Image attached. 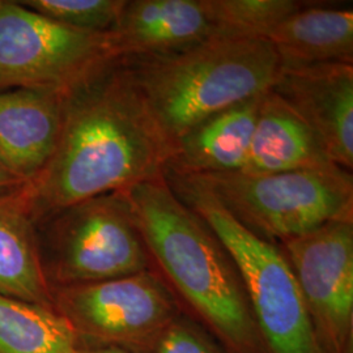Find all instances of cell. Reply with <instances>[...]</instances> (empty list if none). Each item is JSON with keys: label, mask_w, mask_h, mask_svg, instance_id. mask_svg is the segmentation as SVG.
<instances>
[{"label": "cell", "mask_w": 353, "mask_h": 353, "mask_svg": "<svg viewBox=\"0 0 353 353\" xmlns=\"http://www.w3.org/2000/svg\"><path fill=\"white\" fill-rule=\"evenodd\" d=\"M26 183L0 157V192L23 189Z\"/></svg>", "instance_id": "cell-21"}, {"label": "cell", "mask_w": 353, "mask_h": 353, "mask_svg": "<svg viewBox=\"0 0 353 353\" xmlns=\"http://www.w3.org/2000/svg\"><path fill=\"white\" fill-rule=\"evenodd\" d=\"M335 166L312 128L276 93L265 92L259 103L249 159L240 172L267 174Z\"/></svg>", "instance_id": "cell-14"}, {"label": "cell", "mask_w": 353, "mask_h": 353, "mask_svg": "<svg viewBox=\"0 0 353 353\" xmlns=\"http://www.w3.org/2000/svg\"><path fill=\"white\" fill-rule=\"evenodd\" d=\"M0 293L26 303L54 307L37 223L23 189L0 192Z\"/></svg>", "instance_id": "cell-15"}, {"label": "cell", "mask_w": 353, "mask_h": 353, "mask_svg": "<svg viewBox=\"0 0 353 353\" xmlns=\"http://www.w3.org/2000/svg\"><path fill=\"white\" fill-rule=\"evenodd\" d=\"M309 3L300 0H207L219 37L265 41L281 21Z\"/></svg>", "instance_id": "cell-18"}, {"label": "cell", "mask_w": 353, "mask_h": 353, "mask_svg": "<svg viewBox=\"0 0 353 353\" xmlns=\"http://www.w3.org/2000/svg\"><path fill=\"white\" fill-rule=\"evenodd\" d=\"M271 90L297 114L330 160L353 169V64L281 68Z\"/></svg>", "instance_id": "cell-10"}, {"label": "cell", "mask_w": 353, "mask_h": 353, "mask_svg": "<svg viewBox=\"0 0 353 353\" xmlns=\"http://www.w3.org/2000/svg\"><path fill=\"white\" fill-rule=\"evenodd\" d=\"M192 176L243 227L272 243L331 221H353V176L339 166Z\"/></svg>", "instance_id": "cell-5"}, {"label": "cell", "mask_w": 353, "mask_h": 353, "mask_svg": "<svg viewBox=\"0 0 353 353\" xmlns=\"http://www.w3.org/2000/svg\"><path fill=\"white\" fill-rule=\"evenodd\" d=\"M106 36L117 61L172 54L219 37L207 0H126Z\"/></svg>", "instance_id": "cell-11"}, {"label": "cell", "mask_w": 353, "mask_h": 353, "mask_svg": "<svg viewBox=\"0 0 353 353\" xmlns=\"http://www.w3.org/2000/svg\"><path fill=\"white\" fill-rule=\"evenodd\" d=\"M170 145L207 118L271 90L281 63L265 39L214 37L157 57L119 59Z\"/></svg>", "instance_id": "cell-3"}, {"label": "cell", "mask_w": 353, "mask_h": 353, "mask_svg": "<svg viewBox=\"0 0 353 353\" xmlns=\"http://www.w3.org/2000/svg\"><path fill=\"white\" fill-rule=\"evenodd\" d=\"M168 147L119 61L64 101L49 163L23 188L36 223L71 204L164 176Z\"/></svg>", "instance_id": "cell-1"}, {"label": "cell", "mask_w": 353, "mask_h": 353, "mask_svg": "<svg viewBox=\"0 0 353 353\" xmlns=\"http://www.w3.org/2000/svg\"><path fill=\"white\" fill-rule=\"evenodd\" d=\"M280 245L323 353H352L353 221H331Z\"/></svg>", "instance_id": "cell-9"}, {"label": "cell", "mask_w": 353, "mask_h": 353, "mask_svg": "<svg viewBox=\"0 0 353 353\" xmlns=\"http://www.w3.org/2000/svg\"><path fill=\"white\" fill-rule=\"evenodd\" d=\"M54 309L79 341L148 353L176 316L173 290L153 270L123 278L52 288Z\"/></svg>", "instance_id": "cell-8"}, {"label": "cell", "mask_w": 353, "mask_h": 353, "mask_svg": "<svg viewBox=\"0 0 353 353\" xmlns=\"http://www.w3.org/2000/svg\"><path fill=\"white\" fill-rule=\"evenodd\" d=\"M65 96L39 89H0V157L26 185L50 160Z\"/></svg>", "instance_id": "cell-12"}, {"label": "cell", "mask_w": 353, "mask_h": 353, "mask_svg": "<svg viewBox=\"0 0 353 353\" xmlns=\"http://www.w3.org/2000/svg\"><path fill=\"white\" fill-rule=\"evenodd\" d=\"M164 176L176 198L202 219L232 258L265 353H323L281 249L243 227L196 178L172 172Z\"/></svg>", "instance_id": "cell-4"}, {"label": "cell", "mask_w": 353, "mask_h": 353, "mask_svg": "<svg viewBox=\"0 0 353 353\" xmlns=\"http://www.w3.org/2000/svg\"><path fill=\"white\" fill-rule=\"evenodd\" d=\"M263 94L214 114L178 138L169 148L164 172L203 176L242 170Z\"/></svg>", "instance_id": "cell-13"}, {"label": "cell", "mask_w": 353, "mask_h": 353, "mask_svg": "<svg viewBox=\"0 0 353 353\" xmlns=\"http://www.w3.org/2000/svg\"><path fill=\"white\" fill-rule=\"evenodd\" d=\"M51 288L123 278L152 270L125 191L71 204L37 223Z\"/></svg>", "instance_id": "cell-6"}, {"label": "cell", "mask_w": 353, "mask_h": 353, "mask_svg": "<svg viewBox=\"0 0 353 353\" xmlns=\"http://www.w3.org/2000/svg\"><path fill=\"white\" fill-rule=\"evenodd\" d=\"M79 343L54 307L0 293V353H76Z\"/></svg>", "instance_id": "cell-17"}, {"label": "cell", "mask_w": 353, "mask_h": 353, "mask_svg": "<svg viewBox=\"0 0 353 353\" xmlns=\"http://www.w3.org/2000/svg\"><path fill=\"white\" fill-rule=\"evenodd\" d=\"M76 353H131L118 348V347H110V345H93L87 343H79V348Z\"/></svg>", "instance_id": "cell-22"}, {"label": "cell", "mask_w": 353, "mask_h": 353, "mask_svg": "<svg viewBox=\"0 0 353 353\" xmlns=\"http://www.w3.org/2000/svg\"><path fill=\"white\" fill-rule=\"evenodd\" d=\"M126 0H23L29 10L62 26L90 33H108Z\"/></svg>", "instance_id": "cell-19"}, {"label": "cell", "mask_w": 353, "mask_h": 353, "mask_svg": "<svg viewBox=\"0 0 353 353\" xmlns=\"http://www.w3.org/2000/svg\"><path fill=\"white\" fill-rule=\"evenodd\" d=\"M281 68L316 64H353L352 8L310 1L281 21L267 37Z\"/></svg>", "instance_id": "cell-16"}, {"label": "cell", "mask_w": 353, "mask_h": 353, "mask_svg": "<svg viewBox=\"0 0 353 353\" xmlns=\"http://www.w3.org/2000/svg\"><path fill=\"white\" fill-rule=\"evenodd\" d=\"M140 234L166 279L229 353H265L240 275L214 232L165 176L125 190Z\"/></svg>", "instance_id": "cell-2"}, {"label": "cell", "mask_w": 353, "mask_h": 353, "mask_svg": "<svg viewBox=\"0 0 353 353\" xmlns=\"http://www.w3.org/2000/svg\"><path fill=\"white\" fill-rule=\"evenodd\" d=\"M148 353H225L201 327L181 314L165 328Z\"/></svg>", "instance_id": "cell-20"}, {"label": "cell", "mask_w": 353, "mask_h": 353, "mask_svg": "<svg viewBox=\"0 0 353 353\" xmlns=\"http://www.w3.org/2000/svg\"><path fill=\"white\" fill-rule=\"evenodd\" d=\"M114 61L106 33L75 30L0 0V89L68 96Z\"/></svg>", "instance_id": "cell-7"}]
</instances>
